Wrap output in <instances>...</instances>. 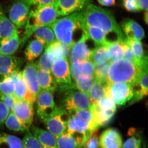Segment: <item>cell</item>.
I'll return each instance as SVG.
<instances>
[{"mask_svg":"<svg viewBox=\"0 0 148 148\" xmlns=\"http://www.w3.org/2000/svg\"><path fill=\"white\" fill-rule=\"evenodd\" d=\"M22 59L12 55H0V76H9L13 72L19 71Z\"/></svg>","mask_w":148,"mask_h":148,"instance_id":"18","label":"cell"},{"mask_svg":"<svg viewBox=\"0 0 148 148\" xmlns=\"http://www.w3.org/2000/svg\"><path fill=\"white\" fill-rule=\"evenodd\" d=\"M30 11L25 29L24 38L21 41L23 44L32 36V29L35 27L49 26L53 24L58 17L55 3L36 6Z\"/></svg>","mask_w":148,"mask_h":148,"instance_id":"4","label":"cell"},{"mask_svg":"<svg viewBox=\"0 0 148 148\" xmlns=\"http://www.w3.org/2000/svg\"><path fill=\"white\" fill-rule=\"evenodd\" d=\"M37 114L41 120L52 113L57 108L53 92L41 90L36 98Z\"/></svg>","mask_w":148,"mask_h":148,"instance_id":"10","label":"cell"},{"mask_svg":"<svg viewBox=\"0 0 148 148\" xmlns=\"http://www.w3.org/2000/svg\"><path fill=\"white\" fill-rule=\"evenodd\" d=\"M0 100L8 108L10 112H12L17 99L14 95H5L0 94Z\"/></svg>","mask_w":148,"mask_h":148,"instance_id":"46","label":"cell"},{"mask_svg":"<svg viewBox=\"0 0 148 148\" xmlns=\"http://www.w3.org/2000/svg\"><path fill=\"white\" fill-rule=\"evenodd\" d=\"M55 60L53 54L45 49L44 52L41 55L38 62L36 63L37 68L51 73V66Z\"/></svg>","mask_w":148,"mask_h":148,"instance_id":"36","label":"cell"},{"mask_svg":"<svg viewBox=\"0 0 148 148\" xmlns=\"http://www.w3.org/2000/svg\"><path fill=\"white\" fill-rule=\"evenodd\" d=\"M82 11L83 25L97 27L107 35L114 34L117 40H124L121 27L110 11L89 3Z\"/></svg>","mask_w":148,"mask_h":148,"instance_id":"1","label":"cell"},{"mask_svg":"<svg viewBox=\"0 0 148 148\" xmlns=\"http://www.w3.org/2000/svg\"><path fill=\"white\" fill-rule=\"evenodd\" d=\"M110 64V62L109 61L95 66L94 76L95 80L106 82L108 72Z\"/></svg>","mask_w":148,"mask_h":148,"instance_id":"40","label":"cell"},{"mask_svg":"<svg viewBox=\"0 0 148 148\" xmlns=\"http://www.w3.org/2000/svg\"><path fill=\"white\" fill-rule=\"evenodd\" d=\"M45 46L38 40H32L27 45L24 51L26 59L29 62H33L42 54Z\"/></svg>","mask_w":148,"mask_h":148,"instance_id":"29","label":"cell"},{"mask_svg":"<svg viewBox=\"0 0 148 148\" xmlns=\"http://www.w3.org/2000/svg\"><path fill=\"white\" fill-rule=\"evenodd\" d=\"M4 123L8 129L14 132H27L29 130L20 122L12 112H10Z\"/></svg>","mask_w":148,"mask_h":148,"instance_id":"37","label":"cell"},{"mask_svg":"<svg viewBox=\"0 0 148 148\" xmlns=\"http://www.w3.org/2000/svg\"><path fill=\"white\" fill-rule=\"evenodd\" d=\"M15 88L14 95L17 100H25L34 105L35 100L29 92L20 71L17 78L14 81Z\"/></svg>","mask_w":148,"mask_h":148,"instance_id":"24","label":"cell"},{"mask_svg":"<svg viewBox=\"0 0 148 148\" xmlns=\"http://www.w3.org/2000/svg\"><path fill=\"white\" fill-rule=\"evenodd\" d=\"M123 40L108 41L106 45H104L108 48L110 51V62L111 63L123 58L124 54L123 46Z\"/></svg>","mask_w":148,"mask_h":148,"instance_id":"31","label":"cell"},{"mask_svg":"<svg viewBox=\"0 0 148 148\" xmlns=\"http://www.w3.org/2000/svg\"><path fill=\"white\" fill-rule=\"evenodd\" d=\"M77 148H81V147H77Z\"/></svg>","mask_w":148,"mask_h":148,"instance_id":"53","label":"cell"},{"mask_svg":"<svg viewBox=\"0 0 148 148\" xmlns=\"http://www.w3.org/2000/svg\"><path fill=\"white\" fill-rule=\"evenodd\" d=\"M82 11L76 12L58 18L50 27L56 40L71 48L75 43L74 34L83 26Z\"/></svg>","mask_w":148,"mask_h":148,"instance_id":"3","label":"cell"},{"mask_svg":"<svg viewBox=\"0 0 148 148\" xmlns=\"http://www.w3.org/2000/svg\"><path fill=\"white\" fill-rule=\"evenodd\" d=\"M100 148H122L123 140L120 133L115 128L106 130L99 137Z\"/></svg>","mask_w":148,"mask_h":148,"instance_id":"16","label":"cell"},{"mask_svg":"<svg viewBox=\"0 0 148 148\" xmlns=\"http://www.w3.org/2000/svg\"><path fill=\"white\" fill-rule=\"evenodd\" d=\"M69 116L70 114L66 110L57 107L52 113L41 120L47 130L56 138L67 130Z\"/></svg>","mask_w":148,"mask_h":148,"instance_id":"7","label":"cell"},{"mask_svg":"<svg viewBox=\"0 0 148 148\" xmlns=\"http://www.w3.org/2000/svg\"><path fill=\"white\" fill-rule=\"evenodd\" d=\"M100 128L93 120L90 110H80L70 114L66 132L76 139L82 147L90 135Z\"/></svg>","mask_w":148,"mask_h":148,"instance_id":"2","label":"cell"},{"mask_svg":"<svg viewBox=\"0 0 148 148\" xmlns=\"http://www.w3.org/2000/svg\"><path fill=\"white\" fill-rule=\"evenodd\" d=\"M31 34L45 48L57 40L53 30L49 26L35 27L32 29Z\"/></svg>","mask_w":148,"mask_h":148,"instance_id":"22","label":"cell"},{"mask_svg":"<svg viewBox=\"0 0 148 148\" xmlns=\"http://www.w3.org/2000/svg\"><path fill=\"white\" fill-rule=\"evenodd\" d=\"M122 148H142V136L137 133L131 136L123 144Z\"/></svg>","mask_w":148,"mask_h":148,"instance_id":"42","label":"cell"},{"mask_svg":"<svg viewBox=\"0 0 148 148\" xmlns=\"http://www.w3.org/2000/svg\"><path fill=\"white\" fill-rule=\"evenodd\" d=\"M37 79L41 90L52 92L56 90L58 84L51 72L38 69Z\"/></svg>","mask_w":148,"mask_h":148,"instance_id":"23","label":"cell"},{"mask_svg":"<svg viewBox=\"0 0 148 148\" xmlns=\"http://www.w3.org/2000/svg\"><path fill=\"white\" fill-rule=\"evenodd\" d=\"M140 75L137 81L133 85L134 95L130 104L143 99L148 93V64L140 67Z\"/></svg>","mask_w":148,"mask_h":148,"instance_id":"17","label":"cell"},{"mask_svg":"<svg viewBox=\"0 0 148 148\" xmlns=\"http://www.w3.org/2000/svg\"><path fill=\"white\" fill-rule=\"evenodd\" d=\"M34 105L25 100H17L12 112L18 120L27 129L32 125L34 112Z\"/></svg>","mask_w":148,"mask_h":148,"instance_id":"12","label":"cell"},{"mask_svg":"<svg viewBox=\"0 0 148 148\" xmlns=\"http://www.w3.org/2000/svg\"><path fill=\"white\" fill-rule=\"evenodd\" d=\"M121 27L127 38L141 41L145 37V32L143 27L132 19H125L122 22Z\"/></svg>","mask_w":148,"mask_h":148,"instance_id":"19","label":"cell"},{"mask_svg":"<svg viewBox=\"0 0 148 148\" xmlns=\"http://www.w3.org/2000/svg\"><path fill=\"white\" fill-rule=\"evenodd\" d=\"M98 130H95L89 136L84 145V148H100Z\"/></svg>","mask_w":148,"mask_h":148,"instance_id":"43","label":"cell"},{"mask_svg":"<svg viewBox=\"0 0 148 148\" xmlns=\"http://www.w3.org/2000/svg\"><path fill=\"white\" fill-rule=\"evenodd\" d=\"M95 104L98 108L103 110H116V105L113 101L106 96Z\"/></svg>","mask_w":148,"mask_h":148,"instance_id":"44","label":"cell"},{"mask_svg":"<svg viewBox=\"0 0 148 148\" xmlns=\"http://www.w3.org/2000/svg\"><path fill=\"white\" fill-rule=\"evenodd\" d=\"M0 148H23L22 140L16 136L0 132Z\"/></svg>","mask_w":148,"mask_h":148,"instance_id":"33","label":"cell"},{"mask_svg":"<svg viewBox=\"0 0 148 148\" xmlns=\"http://www.w3.org/2000/svg\"><path fill=\"white\" fill-rule=\"evenodd\" d=\"M82 34L79 40L75 43L71 48L70 61L71 64L77 61H82L90 60L92 50H90L87 45L89 39L87 35L82 32Z\"/></svg>","mask_w":148,"mask_h":148,"instance_id":"13","label":"cell"},{"mask_svg":"<svg viewBox=\"0 0 148 148\" xmlns=\"http://www.w3.org/2000/svg\"><path fill=\"white\" fill-rule=\"evenodd\" d=\"M47 50L52 53L55 59L58 58H68L70 55L71 48L56 40L45 48Z\"/></svg>","mask_w":148,"mask_h":148,"instance_id":"32","label":"cell"},{"mask_svg":"<svg viewBox=\"0 0 148 148\" xmlns=\"http://www.w3.org/2000/svg\"><path fill=\"white\" fill-rule=\"evenodd\" d=\"M31 6L55 3L57 0H22Z\"/></svg>","mask_w":148,"mask_h":148,"instance_id":"49","label":"cell"},{"mask_svg":"<svg viewBox=\"0 0 148 148\" xmlns=\"http://www.w3.org/2000/svg\"><path fill=\"white\" fill-rule=\"evenodd\" d=\"M89 3V0H57L56 7L59 16H67L83 10Z\"/></svg>","mask_w":148,"mask_h":148,"instance_id":"15","label":"cell"},{"mask_svg":"<svg viewBox=\"0 0 148 148\" xmlns=\"http://www.w3.org/2000/svg\"><path fill=\"white\" fill-rule=\"evenodd\" d=\"M140 11H147L148 0H135Z\"/></svg>","mask_w":148,"mask_h":148,"instance_id":"50","label":"cell"},{"mask_svg":"<svg viewBox=\"0 0 148 148\" xmlns=\"http://www.w3.org/2000/svg\"><path fill=\"white\" fill-rule=\"evenodd\" d=\"M94 76L81 77L75 81L74 84L78 90L88 95L91 87L95 82Z\"/></svg>","mask_w":148,"mask_h":148,"instance_id":"38","label":"cell"},{"mask_svg":"<svg viewBox=\"0 0 148 148\" xmlns=\"http://www.w3.org/2000/svg\"><path fill=\"white\" fill-rule=\"evenodd\" d=\"M17 33L18 29L2 11L0 13V40L10 38Z\"/></svg>","mask_w":148,"mask_h":148,"instance_id":"27","label":"cell"},{"mask_svg":"<svg viewBox=\"0 0 148 148\" xmlns=\"http://www.w3.org/2000/svg\"><path fill=\"white\" fill-rule=\"evenodd\" d=\"M82 30L87 35L88 38L92 40L96 45H105L108 41L107 34L97 27L83 25Z\"/></svg>","mask_w":148,"mask_h":148,"instance_id":"26","label":"cell"},{"mask_svg":"<svg viewBox=\"0 0 148 148\" xmlns=\"http://www.w3.org/2000/svg\"><path fill=\"white\" fill-rule=\"evenodd\" d=\"M10 112L8 108L0 100V125L4 123Z\"/></svg>","mask_w":148,"mask_h":148,"instance_id":"48","label":"cell"},{"mask_svg":"<svg viewBox=\"0 0 148 148\" xmlns=\"http://www.w3.org/2000/svg\"><path fill=\"white\" fill-rule=\"evenodd\" d=\"M18 33L12 36L0 40V55H13L21 44Z\"/></svg>","mask_w":148,"mask_h":148,"instance_id":"25","label":"cell"},{"mask_svg":"<svg viewBox=\"0 0 148 148\" xmlns=\"http://www.w3.org/2000/svg\"><path fill=\"white\" fill-rule=\"evenodd\" d=\"M123 5L126 10L130 12L140 11L135 0H123Z\"/></svg>","mask_w":148,"mask_h":148,"instance_id":"47","label":"cell"},{"mask_svg":"<svg viewBox=\"0 0 148 148\" xmlns=\"http://www.w3.org/2000/svg\"><path fill=\"white\" fill-rule=\"evenodd\" d=\"M37 70L36 63L32 62L27 64L21 71L24 82L35 101L41 90L37 79Z\"/></svg>","mask_w":148,"mask_h":148,"instance_id":"14","label":"cell"},{"mask_svg":"<svg viewBox=\"0 0 148 148\" xmlns=\"http://www.w3.org/2000/svg\"><path fill=\"white\" fill-rule=\"evenodd\" d=\"M125 41L131 47L137 60V65L140 67L146 57L144 55V49L141 41L130 38H127Z\"/></svg>","mask_w":148,"mask_h":148,"instance_id":"34","label":"cell"},{"mask_svg":"<svg viewBox=\"0 0 148 148\" xmlns=\"http://www.w3.org/2000/svg\"><path fill=\"white\" fill-rule=\"evenodd\" d=\"M123 52H124L123 59L131 61L137 65V60L134 56L133 51L129 45L126 42L125 40L123 41Z\"/></svg>","mask_w":148,"mask_h":148,"instance_id":"45","label":"cell"},{"mask_svg":"<svg viewBox=\"0 0 148 148\" xmlns=\"http://www.w3.org/2000/svg\"><path fill=\"white\" fill-rule=\"evenodd\" d=\"M51 73L58 85L71 84V71L68 59H56L51 66Z\"/></svg>","mask_w":148,"mask_h":148,"instance_id":"11","label":"cell"},{"mask_svg":"<svg viewBox=\"0 0 148 148\" xmlns=\"http://www.w3.org/2000/svg\"><path fill=\"white\" fill-rule=\"evenodd\" d=\"M106 82L95 80L90 88L88 96L91 105L95 104L106 96Z\"/></svg>","mask_w":148,"mask_h":148,"instance_id":"30","label":"cell"},{"mask_svg":"<svg viewBox=\"0 0 148 148\" xmlns=\"http://www.w3.org/2000/svg\"><path fill=\"white\" fill-rule=\"evenodd\" d=\"M134 95L133 85L125 83L107 84L106 97L111 98L119 107L124 106L131 101Z\"/></svg>","mask_w":148,"mask_h":148,"instance_id":"8","label":"cell"},{"mask_svg":"<svg viewBox=\"0 0 148 148\" xmlns=\"http://www.w3.org/2000/svg\"><path fill=\"white\" fill-rule=\"evenodd\" d=\"M31 6L22 0H16L8 10V18L17 29H24L27 25Z\"/></svg>","mask_w":148,"mask_h":148,"instance_id":"9","label":"cell"},{"mask_svg":"<svg viewBox=\"0 0 148 148\" xmlns=\"http://www.w3.org/2000/svg\"><path fill=\"white\" fill-rule=\"evenodd\" d=\"M15 84L9 76H0V94L5 95H14Z\"/></svg>","mask_w":148,"mask_h":148,"instance_id":"39","label":"cell"},{"mask_svg":"<svg viewBox=\"0 0 148 148\" xmlns=\"http://www.w3.org/2000/svg\"><path fill=\"white\" fill-rule=\"evenodd\" d=\"M140 69L135 63L125 59L111 63L106 82L108 84L125 83L134 85L140 75Z\"/></svg>","mask_w":148,"mask_h":148,"instance_id":"5","label":"cell"},{"mask_svg":"<svg viewBox=\"0 0 148 148\" xmlns=\"http://www.w3.org/2000/svg\"><path fill=\"white\" fill-rule=\"evenodd\" d=\"M56 138L58 148H77L79 147L76 138L66 131Z\"/></svg>","mask_w":148,"mask_h":148,"instance_id":"35","label":"cell"},{"mask_svg":"<svg viewBox=\"0 0 148 148\" xmlns=\"http://www.w3.org/2000/svg\"><path fill=\"white\" fill-rule=\"evenodd\" d=\"M58 85L56 89L63 94L61 108L70 114L80 110H90L91 104L88 95L77 89L73 83Z\"/></svg>","mask_w":148,"mask_h":148,"instance_id":"6","label":"cell"},{"mask_svg":"<svg viewBox=\"0 0 148 148\" xmlns=\"http://www.w3.org/2000/svg\"><path fill=\"white\" fill-rule=\"evenodd\" d=\"M99 3L103 6H111L114 5L115 0H97Z\"/></svg>","mask_w":148,"mask_h":148,"instance_id":"51","label":"cell"},{"mask_svg":"<svg viewBox=\"0 0 148 148\" xmlns=\"http://www.w3.org/2000/svg\"><path fill=\"white\" fill-rule=\"evenodd\" d=\"M110 54L108 48L106 46H96L91 52L90 60L95 65H100L110 62Z\"/></svg>","mask_w":148,"mask_h":148,"instance_id":"28","label":"cell"},{"mask_svg":"<svg viewBox=\"0 0 148 148\" xmlns=\"http://www.w3.org/2000/svg\"><path fill=\"white\" fill-rule=\"evenodd\" d=\"M22 143L23 148H42L37 138L29 130L27 131Z\"/></svg>","mask_w":148,"mask_h":148,"instance_id":"41","label":"cell"},{"mask_svg":"<svg viewBox=\"0 0 148 148\" xmlns=\"http://www.w3.org/2000/svg\"><path fill=\"white\" fill-rule=\"evenodd\" d=\"M90 110L93 120L98 127L106 126L110 122L116 110H103L98 108L95 104L91 105Z\"/></svg>","mask_w":148,"mask_h":148,"instance_id":"20","label":"cell"},{"mask_svg":"<svg viewBox=\"0 0 148 148\" xmlns=\"http://www.w3.org/2000/svg\"><path fill=\"white\" fill-rule=\"evenodd\" d=\"M32 132L37 138L42 148H58L56 138L48 130L33 126Z\"/></svg>","mask_w":148,"mask_h":148,"instance_id":"21","label":"cell"},{"mask_svg":"<svg viewBox=\"0 0 148 148\" xmlns=\"http://www.w3.org/2000/svg\"><path fill=\"white\" fill-rule=\"evenodd\" d=\"M3 10L2 9V8L0 7V13H1V12Z\"/></svg>","mask_w":148,"mask_h":148,"instance_id":"52","label":"cell"}]
</instances>
